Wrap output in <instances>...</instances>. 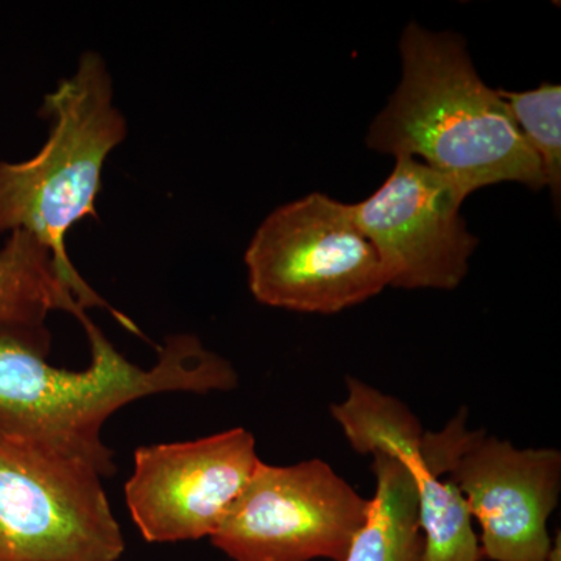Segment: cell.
<instances>
[{
	"label": "cell",
	"instance_id": "3957f363",
	"mask_svg": "<svg viewBox=\"0 0 561 561\" xmlns=\"http://www.w3.org/2000/svg\"><path fill=\"white\" fill-rule=\"evenodd\" d=\"M39 116L50 124L43 149L27 161H0V234L25 231L38 239L84 311L105 309L125 330L142 335L81 278L66 250L73 225L98 217L103 168L128 135L105 58L84 51L76 72L44 98Z\"/></svg>",
	"mask_w": 561,
	"mask_h": 561
},
{
	"label": "cell",
	"instance_id": "ba28073f",
	"mask_svg": "<svg viewBox=\"0 0 561 561\" xmlns=\"http://www.w3.org/2000/svg\"><path fill=\"white\" fill-rule=\"evenodd\" d=\"M330 412L354 451L383 454L411 471L419 490L424 561H483L470 511L446 478L463 434L459 421L426 432L404 402L357 378H346V398Z\"/></svg>",
	"mask_w": 561,
	"mask_h": 561
},
{
	"label": "cell",
	"instance_id": "7a4b0ae2",
	"mask_svg": "<svg viewBox=\"0 0 561 561\" xmlns=\"http://www.w3.org/2000/svg\"><path fill=\"white\" fill-rule=\"evenodd\" d=\"M400 50L401 83L373 121L370 149L424 162L465 198L504 181L534 191L546 187L540 162L500 91L476 72L460 35L424 31L411 22Z\"/></svg>",
	"mask_w": 561,
	"mask_h": 561
},
{
	"label": "cell",
	"instance_id": "30bf717a",
	"mask_svg": "<svg viewBox=\"0 0 561 561\" xmlns=\"http://www.w3.org/2000/svg\"><path fill=\"white\" fill-rule=\"evenodd\" d=\"M446 478L481 524L483 560L548 561V522L561 493L560 451L516 448L470 431Z\"/></svg>",
	"mask_w": 561,
	"mask_h": 561
},
{
	"label": "cell",
	"instance_id": "52a82bcc",
	"mask_svg": "<svg viewBox=\"0 0 561 561\" xmlns=\"http://www.w3.org/2000/svg\"><path fill=\"white\" fill-rule=\"evenodd\" d=\"M260 461L256 438L245 427L139 446L124 486L131 522L157 545L210 538Z\"/></svg>",
	"mask_w": 561,
	"mask_h": 561
},
{
	"label": "cell",
	"instance_id": "8fae6325",
	"mask_svg": "<svg viewBox=\"0 0 561 561\" xmlns=\"http://www.w3.org/2000/svg\"><path fill=\"white\" fill-rule=\"evenodd\" d=\"M57 311L79 323L88 317L50 251L28 232H10L0 249V324L46 328Z\"/></svg>",
	"mask_w": 561,
	"mask_h": 561
},
{
	"label": "cell",
	"instance_id": "277c9868",
	"mask_svg": "<svg viewBox=\"0 0 561 561\" xmlns=\"http://www.w3.org/2000/svg\"><path fill=\"white\" fill-rule=\"evenodd\" d=\"M251 295L261 305L335 313L381 294V257L345 205L313 192L273 210L245 251Z\"/></svg>",
	"mask_w": 561,
	"mask_h": 561
},
{
	"label": "cell",
	"instance_id": "5bb4252c",
	"mask_svg": "<svg viewBox=\"0 0 561 561\" xmlns=\"http://www.w3.org/2000/svg\"><path fill=\"white\" fill-rule=\"evenodd\" d=\"M548 561H561V534L557 531L556 540H552V549L549 552Z\"/></svg>",
	"mask_w": 561,
	"mask_h": 561
},
{
	"label": "cell",
	"instance_id": "5b68a950",
	"mask_svg": "<svg viewBox=\"0 0 561 561\" xmlns=\"http://www.w3.org/2000/svg\"><path fill=\"white\" fill-rule=\"evenodd\" d=\"M367 511L324 460H261L209 540L230 561H343Z\"/></svg>",
	"mask_w": 561,
	"mask_h": 561
},
{
	"label": "cell",
	"instance_id": "4fadbf2b",
	"mask_svg": "<svg viewBox=\"0 0 561 561\" xmlns=\"http://www.w3.org/2000/svg\"><path fill=\"white\" fill-rule=\"evenodd\" d=\"M513 122L541 165L546 186L551 187L557 206L561 194V88L541 83L537 90H500Z\"/></svg>",
	"mask_w": 561,
	"mask_h": 561
},
{
	"label": "cell",
	"instance_id": "7c38bea8",
	"mask_svg": "<svg viewBox=\"0 0 561 561\" xmlns=\"http://www.w3.org/2000/svg\"><path fill=\"white\" fill-rule=\"evenodd\" d=\"M371 457L375 494L343 561H424L419 490L411 471L383 454Z\"/></svg>",
	"mask_w": 561,
	"mask_h": 561
},
{
	"label": "cell",
	"instance_id": "8992f818",
	"mask_svg": "<svg viewBox=\"0 0 561 561\" xmlns=\"http://www.w3.org/2000/svg\"><path fill=\"white\" fill-rule=\"evenodd\" d=\"M103 481L0 442V561H119L127 545Z\"/></svg>",
	"mask_w": 561,
	"mask_h": 561
},
{
	"label": "cell",
	"instance_id": "6da1fadb",
	"mask_svg": "<svg viewBox=\"0 0 561 561\" xmlns=\"http://www.w3.org/2000/svg\"><path fill=\"white\" fill-rule=\"evenodd\" d=\"M80 324L91 350L84 370L49 364L47 327L0 324V442L87 465L106 479L117 465L103 427L125 405L154 394L239 387L234 365L191 332L168 335L157 346V362L142 368L114 348L90 317Z\"/></svg>",
	"mask_w": 561,
	"mask_h": 561
},
{
	"label": "cell",
	"instance_id": "9c48e42d",
	"mask_svg": "<svg viewBox=\"0 0 561 561\" xmlns=\"http://www.w3.org/2000/svg\"><path fill=\"white\" fill-rule=\"evenodd\" d=\"M467 198L430 165L398 157L389 179L353 205L362 232L381 257L387 286L454 290L470 271L478 239L461 219Z\"/></svg>",
	"mask_w": 561,
	"mask_h": 561
}]
</instances>
